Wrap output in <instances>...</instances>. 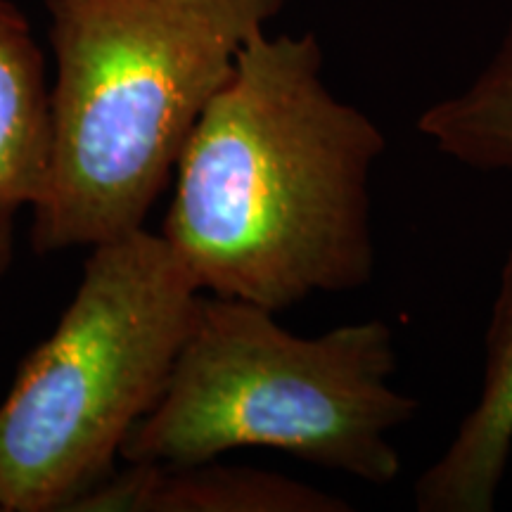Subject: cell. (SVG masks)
Instances as JSON below:
<instances>
[{
  "instance_id": "obj_1",
  "label": "cell",
  "mask_w": 512,
  "mask_h": 512,
  "mask_svg": "<svg viewBox=\"0 0 512 512\" xmlns=\"http://www.w3.org/2000/svg\"><path fill=\"white\" fill-rule=\"evenodd\" d=\"M384 147L375 121L325 86L316 36L256 31L185 145L162 238L211 297L278 313L361 290Z\"/></svg>"
},
{
  "instance_id": "obj_2",
  "label": "cell",
  "mask_w": 512,
  "mask_h": 512,
  "mask_svg": "<svg viewBox=\"0 0 512 512\" xmlns=\"http://www.w3.org/2000/svg\"><path fill=\"white\" fill-rule=\"evenodd\" d=\"M283 0H48L57 76L41 254L140 230L185 145L233 76L242 46Z\"/></svg>"
},
{
  "instance_id": "obj_3",
  "label": "cell",
  "mask_w": 512,
  "mask_h": 512,
  "mask_svg": "<svg viewBox=\"0 0 512 512\" xmlns=\"http://www.w3.org/2000/svg\"><path fill=\"white\" fill-rule=\"evenodd\" d=\"M394 373V332L382 320L299 337L264 306L209 294L121 458L195 465L235 448H275L387 486L401 472L392 434L420 408L394 389Z\"/></svg>"
},
{
  "instance_id": "obj_4",
  "label": "cell",
  "mask_w": 512,
  "mask_h": 512,
  "mask_svg": "<svg viewBox=\"0 0 512 512\" xmlns=\"http://www.w3.org/2000/svg\"><path fill=\"white\" fill-rule=\"evenodd\" d=\"M72 304L0 403V510L62 512L162 399L202 292L162 235L91 247Z\"/></svg>"
},
{
  "instance_id": "obj_5",
  "label": "cell",
  "mask_w": 512,
  "mask_h": 512,
  "mask_svg": "<svg viewBox=\"0 0 512 512\" xmlns=\"http://www.w3.org/2000/svg\"><path fill=\"white\" fill-rule=\"evenodd\" d=\"M512 453V249L484 339L482 392L413 486L420 512H491Z\"/></svg>"
},
{
  "instance_id": "obj_6",
  "label": "cell",
  "mask_w": 512,
  "mask_h": 512,
  "mask_svg": "<svg viewBox=\"0 0 512 512\" xmlns=\"http://www.w3.org/2000/svg\"><path fill=\"white\" fill-rule=\"evenodd\" d=\"M351 505L297 479L221 465L128 463L69 512H347Z\"/></svg>"
},
{
  "instance_id": "obj_7",
  "label": "cell",
  "mask_w": 512,
  "mask_h": 512,
  "mask_svg": "<svg viewBox=\"0 0 512 512\" xmlns=\"http://www.w3.org/2000/svg\"><path fill=\"white\" fill-rule=\"evenodd\" d=\"M50 145L46 60L27 17L0 0V214L31 207L43 188Z\"/></svg>"
},
{
  "instance_id": "obj_8",
  "label": "cell",
  "mask_w": 512,
  "mask_h": 512,
  "mask_svg": "<svg viewBox=\"0 0 512 512\" xmlns=\"http://www.w3.org/2000/svg\"><path fill=\"white\" fill-rule=\"evenodd\" d=\"M418 131L470 169L512 174V22L477 79L422 112Z\"/></svg>"
},
{
  "instance_id": "obj_9",
  "label": "cell",
  "mask_w": 512,
  "mask_h": 512,
  "mask_svg": "<svg viewBox=\"0 0 512 512\" xmlns=\"http://www.w3.org/2000/svg\"><path fill=\"white\" fill-rule=\"evenodd\" d=\"M15 256V228H12V216L0 214V280L8 273Z\"/></svg>"
}]
</instances>
